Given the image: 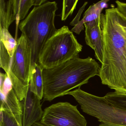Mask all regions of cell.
Masks as SVG:
<instances>
[{
  "label": "cell",
  "instance_id": "6da1fadb",
  "mask_svg": "<svg viewBox=\"0 0 126 126\" xmlns=\"http://www.w3.org/2000/svg\"><path fill=\"white\" fill-rule=\"evenodd\" d=\"M103 33V61L98 76L102 84L126 94V19L116 8L100 16Z\"/></svg>",
  "mask_w": 126,
  "mask_h": 126
},
{
  "label": "cell",
  "instance_id": "7a4b0ae2",
  "mask_svg": "<svg viewBox=\"0 0 126 126\" xmlns=\"http://www.w3.org/2000/svg\"><path fill=\"white\" fill-rule=\"evenodd\" d=\"M100 67L91 57L81 59L78 56L55 67L44 69L43 101H51L87 84L91 78L99 76Z\"/></svg>",
  "mask_w": 126,
  "mask_h": 126
},
{
  "label": "cell",
  "instance_id": "3957f363",
  "mask_svg": "<svg viewBox=\"0 0 126 126\" xmlns=\"http://www.w3.org/2000/svg\"><path fill=\"white\" fill-rule=\"evenodd\" d=\"M58 9L56 2L47 1L35 6L19 24V29L31 49L32 65L39 64L40 55L45 45L57 30L54 22Z\"/></svg>",
  "mask_w": 126,
  "mask_h": 126
},
{
  "label": "cell",
  "instance_id": "277c9868",
  "mask_svg": "<svg viewBox=\"0 0 126 126\" xmlns=\"http://www.w3.org/2000/svg\"><path fill=\"white\" fill-rule=\"evenodd\" d=\"M82 48L73 32L64 26L45 45L40 55L39 64L43 69L55 67L79 56Z\"/></svg>",
  "mask_w": 126,
  "mask_h": 126
},
{
  "label": "cell",
  "instance_id": "5b68a950",
  "mask_svg": "<svg viewBox=\"0 0 126 126\" xmlns=\"http://www.w3.org/2000/svg\"><path fill=\"white\" fill-rule=\"evenodd\" d=\"M87 114L96 118L99 126H126V110L113 105L104 96L87 93L80 87L68 92Z\"/></svg>",
  "mask_w": 126,
  "mask_h": 126
},
{
  "label": "cell",
  "instance_id": "8992f818",
  "mask_svg": "<svg viewBox=\"0 0 126 126\" xmlns=\"http://www.w3.org/2000/svg\"><path fill=\"white\" fill-rule=\"evenodd\" d=\"M17 40L16 48L7 74L13 89L20 102L26 95L29 88L32 67L31 47L25 36L22 34Z\"/></svg>",
  "mask_w": 126,
  "mask_h": 126
},
{
  "label": "cell",
  "instance_id": "52a82bcc",
  "mask_svg": "<svg viewBox=\"0 0 126 126\" xmlns=\"http://www.w3.org/2000/svg\"><path fill=\"white\" fill-rule=\"evenodd\" d=\"M41 123L47 126H87V122L77 106L60 102L46 108Z\"/></svg>",
  "mask_w": 126,
  "mask_h": 126
},
{
  "label": "cell",
  "instance_id": "ba28073f",
  "mask_svg": "<svg viewBox=\"0 0 126 126\" xmlns=\"http://www.w3.org/2000/svg\"><path fill=\"white\" fill-rule=\"evenodd\" d=\"M41 100L31 91L29 86L25 97L21 101L22 126H32L41 121L44 112L42 110Z\"/></svg>",
  "mask_w": 126,
  "mask_h": 126
},
{
  "label": "cell",
  "instance_id": "9c48e42d",
  "mask_svg": "<svg viewBox=\"0 0 126 126\" xmlns=\"http://www.w3.org/2000/svg\"><path fill=\"white\" fill-rule=\"evenodd\" d=\"M86 44L94 50L96 59L102 63L104 51L103 33L100 17L84 25Z\"/></svg>",
  "mask_w": 126,
  "mask_h": 126
},
{
  "label": "cell",
  "instance_id": "30bf717a",
  "mask_svg": "<svg viewBox=\"0 0 126 126\" xmlns=\"http://www.w3.org/2000/svg\"><path fill=\"white\" fill-rule=\"evenodd\" d=\"M17 45V40L12 37L8 30L0 28V67L6 73L9 69Z\"/></svg>",
  "mask_w": 126,
  "mask_h": 126
},
{
  "label": "cell",
  "instance_id": "8fae6325",
  "mask_svg": "<svg viewBox=\"0 0 126 126\" xmlns=\"http://www.w3.org/2000/svg\"><path fill=\"white\" fill-rule=\"evenodd\" d=\"M109 1L103 0L90 6L85 12L82 19L72 28L71 31L79 34L84 29V24L93 22L100 17L102 10L107 8V2Z\"/></svg>",
  "mask_w": 126,
  "mask_h": 126
},
{
  "label": "cell",
  "instance_id": "7c38bea8",
  "mask_svg": "<svg viewBox=\"0 0 126 126\" xmlns=\"http://www.w3.org/2000/svg\"><path fill=\"white\" fill-rule=\"evenodd\" d=\"M43 70L39 64L34 63L32 65L29 84L31 91L41 100L43 98L44 93L43 77Z\"/></svg>",
  "mask_w": 126,
  "mask_h": 126
},
{
  "label": "cell",
  "instance_id": "4fadbf2b",
  "mask_svg": "<svg viewBox=\"0 0 126 126\" xmlns=\"http://www.w3.org/2000/svg\"><path fill=\"white\" fill-rule=\"evenodd\" d=\"M16 20L13 0H0V28L8 30L10 25Z\"/></svg>",
  "mask_w": 126,
  "mask_h": 126
},
{
  "label": "cell",
  "instance_id": "5bb4252c",
  "mask_svg": "<svg viewBox=\"0 0 126 126\" xmlns=\"http://www.w3.org/2000/svg\"><path fill=\"white\" fill-rule=\"evenodd\" d=\"M46 2V0H13L17 25L20 20L25 19L32 6H39Z\"/></svg>",
  "mask_w": 126,
  "mask_h": 126
},
{
  "label": "cell",
  "instance_id": "9a60e30c",
  "mask_svg": "<svg viewBox=\"0 0 126 126\" xmlns=\"http://www.w3.org/2000/svg\"><path fill=\"white\" fill-rule=\"evenodd\" d=\"M0 110L7 111L15 116H22L21 102L18 98L14 89L7 95L5 101L0 104Z\"/></svg>",
  "mask_w": 126,
  "mask_h": 126
},
{
  "label": "cell",
  "instance_id": "2e32d148",
  "mask_svg": "<svg viewBox=\"0 0 126 126\" xmlns=\"http://www.w3.org/2000/svg\"><path fill=\"white\" fill-rule=\"evenodd\" d=\"M0 112V126H22V116H15L5 110Z\"/></svg>",
  "mask_w": 126,
  "mask_h": 126
},
{
  "label": "cell",
  "instance_id": "e0dca14e",
  "mask_svg": "<svg viewBox=\"0 0 126 126\" xmlns=\"http://www.w3.org/2000/svg\"><path fill=\"white\" fill-rule=\"evenodd\" d=\"M104 97L114 105L126 110V94L114 91L108 93Z\"/></svg>",
  "mask_w": 126,
  "mask_h": 126
},
{
  "label": "cell",
  "instance_id": "ac0fdd59",
  "mask_svg": "<svg viewBox=\"0 0 126 126\" xmlns=\"http://www.w3.org/2000/svg\"><path fill=\"white\" fill-rule=\"evenodd\" d=\"M78 0H64L63 2L62 13L60 15L62 21H65L71 15L76 9Z\"/></svg>",
  "mask_w": 126,
  "mask_h": 126
},
{
  "label": "cell",
  "instance_id": "d6986e66",
  "mask_svg": "<svg viewBox=\"0 0 126 126\" xmlns=\"http://www.w3.org/2000/svg\"><path fill=\"white\" fill-rule=\"evenodd\" d=\"M13 89L11 81L7 74L0 73V91L6 96Z\"/></svg>",
  "mask_w": 126,
  "mask_h": 126
},
{
  "label": "cell",
  "instance_id": "ffe728a7",
  "mask_svg": "<svg viewBox=\"0 0 126 126\" xmlns=\"http://www.w3.org/2000/svg\"><path fill=\"white\" fill-rule=\"evenodd\" d=\"M115 3L119 12L126 19V3L117 0L115 1Z\"/></svg>",
  "mask_w": 126,
  "mask_h": 126
},
{
  "label": "cell",
  "instance_id": "44dd1931",
  "mask_svg": "<svg viewBox=\"0 0 126 126\" xmlns=\"http://www.w3.org/2000/svg\"><path fill=\"white\" fill-rule=\"evenodd\" d=\"M87 3L88 2H85L83 5L82 6V7L79 9V12H78V14H77V16H76V17H75V18L73 20V21L70 23V25L75 26L77 24L79 23V18H80V16H81V14L82 12L84 11L85 6L87 4Z\"/></svg>",
  "mask_w": 126,
  "mask_h": 126
}]
</instances>
